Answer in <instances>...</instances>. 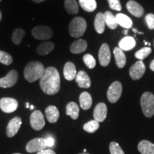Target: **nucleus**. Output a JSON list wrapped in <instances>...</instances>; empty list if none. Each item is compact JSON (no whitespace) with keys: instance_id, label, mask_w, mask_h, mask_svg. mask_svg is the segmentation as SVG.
<instances>
[{"instance_id":"nucleus-1","label":"nucleus","mask_w":154,"mask_h":154,"mask_svg":"<svg viewBox=\"0 0 154 154\" xmlns=\"http://www.w3.org/2000/svg\"><path fill=\"white\" fill-rule=\"evenodd\" d=\"M40 87L44 93L48 95H54L60 90L61 79L58 70L54 67L49 66L45 69L40 79Z\"/></svg>"},{"instance_id":"nucleus-2","label":"nucleus","mask_w":154,"mask_h":154,"mask_svg":"<svg viewBox=\"0 0 154 154\" xmlns=\"http://www.w3.org/2000/svg\"><path fill=\"white\" fill-rule=\"evenodd\" d=\"M45 68L42 63L39 61H31L25 66L24 76L27 82L32 83L40 79L43 76Z\"/></svg>"},{"instance_id":"nucleus-3","label":"nucleus","mask_w":154,"mask_h":154,"mask_svg":"<svg viewBox=\"0 0 154 154\" xmlns=\"http://www.w3.org/2000/svg\"><path fill=\"white\" fill-rule=\"evenodd\" d=\"M86 27L87 24L85 19L80 17H75L69 25V34L72 37H81L85 33Z\"/></svg>"},{"instance_id":"nucleus-4","label":"nucleus","mask_w":154,"mask_h":154,"mask_svg":"<svg viewBox=\"0 0 154 154\" xmlns=\"http://www.w3.org/2000/svg\"><path fill=\"white\" fill-rule=\"evenodd\" d=\"M140 106L143 114L148 118L154 115V95L151 92H145L140 98Z\"/></svg>"},{"instance_id":"nucleus-5","label":"nucleus","mask_w":154,"mask_h":154,"mask_svg":"<svg viewBox=\"0 0 154 154\" xmlns=\"http://www.w3.org/2000/svg\"><path fill=\"white\" fill-rule=\"evenodd\" d=\"M32 34L37 40H47L52 36L53 31L47 26H37L32 29Z\"/></svg>"},{"instance_id":"nucleus-6","label":"nucleus","mask_w":154,"mask_h":154,"mask_svg":"<svg viewBox=\"0 0 154 154\" xmlns=\"http://www.w3.org/2000/svg\"><path fill=\"white\" fill-rule=\"evenodd\" d=\"M122 94V84L119 82H114L111 84L107 91L108 100L111 103H116L120 99Z\"/></svg>"},{"instance_id":"nucleus-7","label":"nucleus","mask_w":154,"mask_h":154,"mask_svg":"<svg viewBox=\"0 0 154 154\" xmlns=\"http://www.w3.org/2000/svg\"><path fill=\"white\" fill-rule=\"evenodd\" d=\"M30 124L32 128L35 131H40L45 126V119L44 114L38 110L34 111L31 114Z\"/></svg>"},{"instance_id":"nucleus-8","label":"nucleus","mask_w":154,"mask_h":154,"mask_svg":"<svg viewBox=\"0 0 154 154\" xmlns=\"http://www.w3.org/2000/svg\"><path fill=\"white\" fill-rule=\"evenodd\" d=\"M45 138H36L28 142L26 146V150L29 153L39 152L47 148Z\"/></svg>"},{"instance_id":"nucleus-9","label":"nucleus","mask_w":154,"mask_h":154,"mask_svg":"<svg viewBox=\"0 0 154 154\" xmlns=\"http://www.w3.org/2000/svg\"><path fill=\"white\" fill-rule=\"evenodd\" d=\"M18 108V101L15 99L5 97L0 99V109L3 112L10 113L14 112Z\"/></svg>"},{"instance_id":"nucleus-10","label":"nucleus","mask_w":154,"mask_h":154,"mask_svg":"<svg viewBox=\"0 0 154 154\" xmlns=\"http://www.w3.org/2000/svg\"><path fill=\"white\" fill-rule=\"evenodd\" d=\"M18 77V72L16 70H11L7 76L0 79V87L4 88L12 87L17 84Z\"/></svg>"},{"instance_id":"nucleus-11","label":"nucleus","mask_w":154,"mask_h":154,"mask_svg":"<svg viewBox=\"0 0 154 154\" xmlns=\"http://www.w3.org/2000/svg\"><path fill=\"white\" fill-rule=\"evenodd\" d=\"M146 72V66L142 61H138L131 66L129 75L133 80H139Z\"/></svg>"},{"instance_id":"nucleus-12","label":"nucleus","mask_w":154,"mask_h":154,"mask_svg":"<svg viewBox=\"0 0 154 154\" xmlns=\"http://www.w3.org/2000/svg\"><path fill=\"white\" fill-rule=\"evenodd\" d=\"M22 121L20 117L17 116L11 119L9 121L8 125H7V130H6V134L9 138L14 137L17 133H18L19 128L22 126Z\"/></svg>"},{"instance_id":"nucleus-13","label":"nucleus","mask_w":154,"mask_h":154,"mask_svg":"<svg viewBox=\"0 0 154 154\" xmlns=\"http://www.w3.org/2000/svg\"><path fill=\"white\" fill-rule=\"evenodd\" d=\"M111 51L107 44H103L99 49V59L102 66H107L111 61Z\"/></svg>"},{"instance_id":"nucleus-14","label":"nucleus","mask_w":154,"mask_h":154,"mask_svg":"<svg viewBox=\"0 0 154 154\" xmlns=\"http://www.w3.org/2000/svg\"><path fill=\"white\" fill-rule=\"evenodd\" d=\"M107 106L104 103H99L96 106L94 111V120L98 122H103L106 118Z\"/></svg>"},{"instance_id":"nucleus-15","label":"nucleus","mask_w":154,"mask_h":154,"mask_svg":"<svg viewBox=\"0 0 154 154\" xmlns=\"http://www.w3.org/2000/svg\"><path fill=\"white\" fill-rule=\"evenodd\" d=\"M126 8L128 11L136 17H141L143 15L144 9L141 5L134 1V0H130L126 4Z\"/></svg>"},{"instance_id":"nucleus-16","label":"nucleus","mask_w":154,"mask_h":154,"mask_svg":"<svg viewBox=\"0 0 154 154\" xmlns=\"http://www.w3.org/2000/svg\"><path fill=\"white\" fill-rule=\"evenodd\" d=\"M75 80L80 88H88L91 85V79L84 71H80L79 72L77 73Z\"/></svg>"},{"instance_id":"nucleus-17","label":"nucleus","mask_w":154,"mask_h":154,"mask_svg":"<svg viewBox=\"0 0 154 154\" xmlns=\"http://www.w3.org/2000/svg\"><path fill=\"white\" fill-rule=\"evenodd\" d=\"M77 73L75 65L72 62L66 63L63 67V76L64 78L68 81H72L76 78Z\"/></svg>"},{"instance_id":"nucleus-18","label":"nucleus","mask_w":154,"mask_h":154,"mask_svg":"<svg viewBox=\"0 0 154 154\" xmlns=\"http://www.w3.org/2000/svg\"><path fill=\"white\" fill-rule=\"evenodd\" d=\"M87 49V43L84 39H78L73 42L70 47V51L74 54L83 53Z\"/></svg>"},{"instance_id":"nucleus-19","label":"nucleus","mask_w":154,"mask_h":154,"mask_svg":"<svg viewBox=\"0 0 154 154\" xmlns=\"http://www.w3.org/2000/svg\"><path fill=\"white\" fill-rule=\"evenodd\" d=\"M45 115L49 122L54 124L59 118V111L55 106H49L45 110Z\"/></svg>"},{"instance_id":"nucleus-20","label":"nucleus","mask_w":154,"mask_h":154,"mask_svg":"<svg viewBox=\"0 0 154 154\" xmlns=\"http://www.w3.org/2000/svg\"><path fill=\"white\" fill-rule=\"evenodd\" d=\"M116 63L119 69L124 68L126 63V57L123 50L119 47H115L113 49Z\"/></svg>"},{"instance_id":"nucleus-21","label":"nucleus","mask_w":154,"mask_h":154,"mask_svg":"<svg viewBox=\"0 0 154 154\" xmlns=\"http://www.w3.org/2000/svg\"><path fill=\"white\" fill-rule=\"evenodd\" d=\"M106 27V22L104 15L103 13L99 12L96 14L94 20V28L98 34H103Z\"/></svg>"},{"instance_id":"nucleus-22","label":"nucleus","mask_w":154,"mask_h":154,"mask_svg":"<svg viewBox=\"0 0 154 154\" xmlns=\"http://www.w3.org/2000/svg\"><path fill=\"white\" fill-rule=\"evenodd\" d=\"M136 46V40L131 36H125L119 42V47L123 51H130Z\"/></svg>"},{"instance_id":"nucleus-23","label":"nucleus","mask_w":154,"mask_h":154,"mask_svg":"<svg viewBox=\"0 0 154 154\" xmlns=\"http://www.w3.org/2000/svg\"><path fill=\"white\" fill-rule=\"evenodd\" d=\"M138 149L141 154H154V144L149 140H143L138 143Z\"/></svg>"},{"instance_id":"nucleus-24","label":"nucleus","mask_w":154,"mask_h":154,"mask_svg":"<svg viewBox=\"0 0 154 154\" xmlns=\"http://www.w3.org/2000/svg\"><path fill=\"white\" fill-rule=\"evenodd\" d=\"M80 106L84 110H88L92 105V98L88 92H83L79 96Z\"/></svg>"},{"instance_id":"nucleus-25","label":"nucleus","mask_w":154,"mask_h":154,"mask_svg":"<svg viewBox=\"0 0 154 154\" xmlns=\"http://www.w3.org/2000/svg\"><path fill=\"white\" fill-rule=\"evenodd\" d=\"M54 49V44L50 42H45L40 44L38 46L37 49H36V51H37V53L39 55L44 56L47 55L48 54L51 52Z\"/></svg>"},{"instance_id":"nucleus-26","label":"nucleus","mask_w":154,"mask_h":154,"mask_svg":"<svg viewBox=\"0 0 154 154\" xmlns=\"http://www.w3.org/2000/svg\"><path fill=\"white\" fill-rule=\"evenodd\" d=\"M66 115L70 116L74 120L78 119L79 115V106L75 102H69L66 107Z\"/></svg>"},{"instance_id":"nucleus-27","label":"nucleus","mask_w":154,"mask_h":154,"mask_svg":"<svg viewBox=\"0 0 154 154\" xmlns=\"http://www.w3.org/2000/svg\"><path fill=\"white\" fill-rule=\"evenodd\" d=\"M116 19L118 24L120 25L122 27L126 29H130L132 26V20L128 16H126V15L119 13V14H116Z\"/></svg>"},{"instance_id":"nucleus-28","label":"nucleus","mask_w":154,"mask_h":154,"mask_svg":"<svg viewBox=\"0 0 154 154\" xmlns=\"http://www.w3.org/2000/svg\"><path fill=\"white\" fill-rule=\"evenodd\" d=\"M103 15H104L106 25L111 29H116L119 24L114 15L109 11H106Z\"/></svg>"},{"instance_id":"nucleus-29","label":"nucleus","mask_w":154,"mask_h":154,"mask_svg":"<svg viewBox=\"0 0 154 154\" xmlns=\"http://www.w3.org/2000/svg\"><path fill=\"white\" fill-rule=\"evenodd\" d=\"M81 7L87 12H92L95 11L97 7L96 0H79Z\"/></svg>"},{"instance_id":"nucleus-30","label":"nucleus","mask_w":154,"mask_h":154,"mask_svg":"<svg viewBox=\"0 0 154 154\" xmlns=\"http://www.w3.org/2000/svg\"><path fill=\"white\" fill-rule=\"evenodd\" d=\"M64 7L69 14H76L78 13L79 6L76 0H65Z\"/></svg>"},{"instance_id":"nucleus-31","label":"nucleus","mask_w":154,"mask_h":154,"mask_svg":"<svg viewBox=\"0 0 154 154\" xmlns=\"http://www.w3.org/2000/svg\"><path fill=\"white\" fill-rule=\"evenodd\" d=\"M26 34V32L22 29H17L13 32L12 36H11V40L13 43L16 45H19L22 42L23 38Z\"/></svg>"},{"instance_id":"nucleus-32","label":"nucleus","mask_w":154,"mask_h":154,"mask_svg":"<svg viewBox=\"0 0 154 154\" xmlns=\"http://www.w3.org/2000/svg\"><path fill=\"white\" fill-rule=\"evenodd\" d=\"M99 128V123L96 120H91L84 125V130L85 131L92 134L96 132Z\"/></svg>"},{"instance_id":"nucleus-33","label":"nucleus","mask_w":154,"mask_h":154,"mask_svg":"<svg viewBox=\"0 0 154 154\" xmlns=\"http://www.w3.org/2000/svg\"><path fill=\"white\" fill-rule=\"evenodd\" d=\"M151 53V49L150 47H144L143 49H140L138 50L137 52L135 54L136 59H139L140 61L143 60L145 59L148 56L150 55V54Z\"/></svg>"},{"instance_id":"nucleus-34","label":"nucleus","mask_w":154,"mask_h":154,"mask_svg":"<svg viewBox=\"0 0 154 154\" xmlns=\"http://www.w3.org/2000/svg\"><path fill=\"white\" fill-rule=\"evenodd\" d=\"M83 59H84V63L88 69H92L96 66V60L92 55L89 54H85L84 56Z\"/></svg>"},{"instance_id":"nucleus-35","label":"nucleus","mask_w":154,"mask_h":154,"mask_svg":"<svg viewBox=\"0 0 154 154\" xmlns=\"http://www.w3.org/2000/svg\"><path fill=\"white\" fill-rule=\"evenodd\" d=\"M13 61V59L9 54L5 51H0V63L5 65H10Z\"/></svg>"},{"instance_id":"nucleus-36","label":"nucleus","mask_w":154,"mask_h":154,"mask_svg":"<svg viewBox=\"0 0 154 154\" xmlns=\"http://www.w3.org/2000/svg\"><path fill=\"white\" fill-rule=\"evenodd\" d=\"M109 150L111 154H125L124 151L116 142H111L109 145Z\"/></svg>"},{"instance_id":"nucleus-37","label":"nucleus","mask_w":154,"mask_h":154,"mask_svg":"<svg viewBox=\"0 0 154 154\" xmlns=\"http://www.w3.org/2000/svg\"><path fill=\"white\" fill-rule=\"evenodd\" d=\"M108 2L111 9L116 11H121L122 9L119 0H108Z\"/></svg>"},{"instance_id":"nucleus-38","label":"nucleus","mask_w":154,"mask_h":154,"mask_svg":"<svg viewBox=\"0 0 154 154\" xmlns=\"http://www.w3.org/2000/svg\"><path fill=\"white\" fill-rule=\"evenodd\" d=\"M145 20L149 29H154V14H149L145 17Z\"/></svg>"},{"instance_id":"nucleus-39","label":"nucleus","mask_w":154,"mask_h":154,"mask_svg":"<svg viewBox=\"0 0 154 154\" xmlns=\"http://www.w3.org/2000/svg\"><path fill=\"white\" fill-rule=\"evenodd\" d=\"M45 140L47 147H52L54 145V139L52 137H48L45 138Z\"/></svg>"},{"instance_id":"nucleus-40","label":"nucleus","mask_w":154,"mask_h":154,"mask_svg":"<svg viewBox=\"0 0 154 154\" xmlns=\"http://www.w3.org/2000/svg\"><path fill=\"white\" fill-rule=\"evenodd\" d=\"M36 154H56V153L53 150L51 149H44L42 151L37 152Z\"/></svg>"},{"instance_id":"nucleus-41","label":"nucleus","mask_w":154,"mask_h":154,"mask_svg":"<svg viewBox=\"0 0 154 154\" xmlns=\"http://www.w3.org/2000/svg\"><path fill=\"white\" fill-rule=\"evenodd\" d=\"M150 69H151L153 72H154V60L151 61V64H150Z\"/></svg>"},{"instance_id":"nucleus-42","label":"nucleus","mask_w":154,"mask_h":154,"mask_svg":"<svg viewBox=\"0 0 154 154\" xmlns=\"http://www.w3.org/2000/svg\"><path fill=\"white\" fill-rule=\"evenodd\" d=\"M133 31L135 32V33H137V34H143V32H138V31L136 29H133Z\"/></svg>"},{"instance_id":"nucleus-43","label":"nucleus","mask_w":154,"mask_h":154,"mask_svg":"<svg viewBox=\"0 0 154 154\" xmlns=\"http://www.w3.org/2000/svg\"><path fill=\"white\" fill-rule=\"evenodd\" d=\"M32 1L35 3H41V2H42L45 1V0H32Z\"/></svg>"},{"instance_id":"nucleus-44","label":"nucleus","mask_w":154,"mask_h":154,"mask_svg":"<svg viewBox=\"0 0 154 154\" xmlns=\"http://www.w3.org/2000/svg\"><path fill=\"white\" fill-rule=\"evenodd\" d=\"M29 109H31V110H33V109H34V106L33 105H31L30 106H29Z\"/></svg>"},{"instance_id":"nucleus-45","label":"nucleus","mask_w":154,"mask_h":154,"mask_svg":"<svg viewBox=\"0 0 154 154\" xmlns=\"http://www.w3.org/2000/svg\"><path fill=\"white\" fill-rule=\"evenodd\" d=\"M2 12L1 11H0V21L2 20Z\"/></svg>"},{"instance_id":"nucleus-46","label":"nucleus","mask_w":154,"mask_h":154,"mask_svg":"<svg viewBox=\"0 0 154 154\" xmlns=\"http://www.w3.org/2000/svg\"><path fill=\"white\" fill-rule=\"evenodd\" d=\"M124 34H126V35H127V34H128V30H125L124 31Z\"/></svg>"},{"instance_id":"nucleus-47","label":"nucleus","mask_w":154,"mask_h":154,"mask_svg":"<svg viewBox=\"0 0 154 154\" xmlns=\"http://www.w3.org/2000/svg\"><path fill=\"white\" fill-rule=\"evenodd\" d=\"M86 151H87V150H86V149L84 150V153H86Z\"/></svg>"},{"instance_id":"nucleus-48","label":"nucleus","mask_w":154,"mask_h":154,"mask_svg":"<svg viewBox=\"0 0 154 154\" xmlns=\"http://www.w3.org/2000/svg\"><path fill=\"white\" fill-rule=\"evenodd\" d=\"M79 154H89V153H79Z\"/></svg>"},{"instance_id":"nucleus-49","label":"nucleus","mask_w":154,"mask_h":154,"mask_svg":"<svg viewBox=\"0 0 154 154\" xmlns=\"http://www.w3.org/2000/svg\"><path fill=\"white\" fill-rule=\"evenodd\" d=\"M13 154H21V153H13Z\"/></svg>"},{"instance_id":"nucleus-50","label":"nucleus","mask_w":154,"mask_h":154,"mask_svg":"<svg viewBox=\"0 0 154 154\" xmlns=\"http://www.w3.org/2000/svg\"><path fill=\"white\" fill-rule=\"evenodd\" d=\"M153 45H154V40H153Z\"/></svg>"},{"instance_id":"nucleus-51","label":"nucleus","mask_w":154,"mask_h":154,"mask_svg":"<svg viewBox=\"0 0 154 154\" xmlns=\"http://www.w3.org/2000/svg\"><path fill=\"white\" fill-rule=\"evenodd\" d=\"M2 1V0H0V2H1Z\"/></svg>"}]
</instances>
